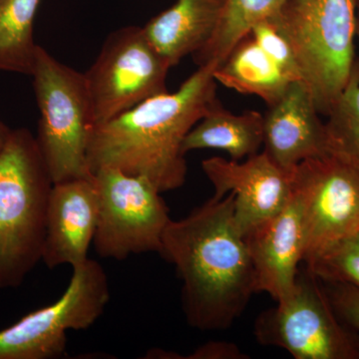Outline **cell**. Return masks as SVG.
<instances>
[{
  "mask_svg": "<svg viewBox=\"0 0 359 359\" xmlns=\"http://www.w3.org/2000/svg\"><path fill=\"white\" fill-rule=\"evenodd\" d=\"M233 195L211 198L186 218L171 219L160 255L181 278L187 323L201 332L230 328L257 294L245 238L233 218Z\"/></svg>",
  "mask_w": 359,
  "mask_h": 359,
  "instance_id": "1",
  "label": "cell"
},
{
  "mask_svg": "<svg viewBox=\"0 0 359 359\" xmlns=\"http://www.w3.org/2000/svg\"><path fill=\"white\" fill-rule=\"evenodd\" d=\"M214 65L199 66L173 93L151 97L92 128L90 172L104 168L149 180L161 193L185 184L187 135L219 103Z\"/></svg>",
  "mask_w": 359,
  "mask_h": 359,
  "instance_id": "2",
  "label": "cell"
},
{
  "mask_svg": "<svg viewBox=\"0 0 359 359\" xmlns=\"http://www.w3.org/2000/svg\"><path fill=\"white\" fill-rule=\"evenodd\" d=\"M52 187L34 135L13 130L0 153V290L20 287L42 262Z\"/></svg>",
  "mask_w": 359,
  "mask_h": 359,
  "instance_id": "3",
  "label": "cell"
},
{
  "mask_svg": "<svg viewBox=\"0 0 359 359\" xmlns=\"http://www.w3.org/2000/svg\"><path fill=\"white\" fill-rule=\"evenodd\" d=\"M294 52L316 109L327 116L355 63V0H287L266 18Z\"/></svg>",
  "mask_w": 359,
  "mask_h": 359,
  "instance_id": "4",
  "label": "cell"
},
{
  "mask_svg": "<svg viewBox=\"0 0 359 359\" xmlns=\"http://www.w3.org/2000/svg\"><path fill=\"white\" fill-rule=\"evenodd\" d=\"M32 76L40 112L35 138L53 184L93 176L87 147L94 124L84 73L39 46Z\"/></svg>",
  "mask_w": 359,
  "mask_h": 359,
  "instance_id": "5",
  "label": "cell"
},
{
  "mask_svg": "<svg viewBox=\"0 0 359 359\" xmlns=\"http://www.w3.org/2000/svg\"><path fill=\"white\" fill-rule=\"evenodd\" d=\"M320 282L308 268L299 271L292 292L257 316V342L295 359H359V337L342 325Z\"/></svg>",
  "mask_w": 359,
  "mask_h": 359,
  "instance_id": "6",
  "label": "cell"
},
{
  "mask_svg": "<svg viewBox=\"0 0 359 359\" xmlns=\"http://www.w3.org/2000/svg\"><path fill=\"white\" fill-rule=\"evenodd\" d=\"M65 294L0 330V359H57L66 355L67 332L84 330L102 316L110 301L105 269L88 259L73 268Z\"/></svg>",
  "mask_w": 359,
  "mask_h": 359,
  "instance_id": "7",
  "label": "cell"
},
{
  "mask_svg": "<svg viewBox=\"0 0 359 359\" xmlns=\"http://www.w3.org/2000/svg\"><path fill=\"white\" fill-rule=\"evenodd\" d=\"M99 216L93 245L99 257L124 261L158 252L171 222L169 208L149 180L104 168L93 174Z\"/></svg>",
  "mask_w": 359,
  "mask_h": 359,
  "instance_id": "8",
  "label": "cell"
},
{
  "mask_svg": "<svg viewBox=\"0 0 359 359\" xmlns=\"http://www.w3.org/2000/svg\"><path fill=\"white\" fill-rule=\"evenodd\" d=\"M170 68L143 27L128 26L110 34L84 73L94 126L166 92Z\"/></svg>",
  "mask_w": 359,
  "mask_h": 359,
  "instance_id": "9",
  "label": "cell"
},
{
  "mask_svg": "<svg viewBox=\"0 0 359 359\" xmlns=\"http://www.w3.org/2000/svg\"><path fill=\"white\" fill-rule=\"evenodd\" d=\"M292 187L304 214L308 266L359 230V167L334 154L306 160L292 170Z\"/></svg>",
  "mask_w": 359,
  "mask_h": 359,
  "instance_id": "10",
  "label": "cell"
},
{
  "mask_svg": "<svg viewBox=\"0 0 359 359\" xmlns=\"http://www.w3.org/2000/svg\"><path fill=\"white\" fill-rule=\"evenodd\" d=\"M202 168L214 187L212 198L233 195V218L244 237L276 216L292 197V172L278 166L264 151L243 163L209 158Z\"/></svg>",
  "mask_w": 359,
  "mask_h": 359,
  "instance_id": "11",
  "label": "cell"
},
{
  "mask_svg": "<svg viewBox=\"0 0 359 359\" xmlns=\"http://www.w3.org/2000/svg\"><path fill=\"white\" fill-rule=\"evenodd\" d=\"M99 216V194L94 176L53 184L47 210L42 262L53 269L75 268L88 259Z\"/></svg>",
  "mask_w": 359,
  "mask_h": 359,
  "instance_id": "12",
  "label": "cell"
},
{
  "mask_svg": "<svg viewBox=\"0 0 359 359\" xmlns=\"http://www.w3.org/2000/svg\"><path fill=\"white\" fill-rule=\"evenodd\" d=\"M245 238L257 292H266L276 302L285 299L294 290L306 252L304 214L294 192L282 211Z\"/></svg>",
  "mask_w": 359,
  "mask_h": 359,
  "instance_id": "13",
  "label": "cell"
},
{
  "mask_svg": "<svg viewBox=\"0 0 359 359\" xmlns=\"http://www.w3.org/2000/svg\"><path fill=\"white\" fill-rule=\"evenodd\" d=\"M320 115L306 84L292 82L264 115V152L287 172L304 161L332 154Z\"/></svg>",
  "mask_w": 359,
  "mask_h": 359,
  "instance_id": "14",
  "label": "cell"
},
{
  "mask_svg": "<svg viewBox=\"0 0 359 359\" xmlns=\"http://www.w3.org/2000/svg\"><path fill=\"white\" fill-rule=\"evenodd\" d=\"M224 4L226 0H177L149 21L144 32L173 67L209 42L221 21Z\"/></svg>",
  "mask_w": 359,
  "mask_h": 359,
  "instance_id": "15",
  "label": "cell"
},
{
  "mask_svg": "<svg viewBox=\"0 0 359 359\" xmlns=\"http://www.w3.org/2000/svg\"><path fill=\"white\" fill-rule=\"evenodd\" d=\"M215 79L238 93L256 95L271 106L292 83L250 35L241 40L223 62L215 68Z\"/></svg>",
  "mask_w": 359,
  "mask_h": 359,
  "instance_id": "16",
  "label": "cell"
},
{
  "mask_svg": "<svg viewBox=\"0 0 359 359\" xmlns=\"http://www.w3.org/2000/svg\"><path fill=\"white\" fill-rule=\"evenodd\" d=\"M264 145V115L248 111L237 115L217 104L187 135L183 144L185 154L194 150L215 149L241 161L257 154Z\"/></svg>",
  "mask_w": 359,
  "mask_h": 359,
  "instance_id": "17",
  "label": "cell"
},
{
  "mask_svg": "<svg viewBox=\"0 0 359 359\" xmlns=\"http://www.w3.org/2000/svg\"><path fill=\"white\" fill-rule=\"evenodd\" d=\"M40 0H0V71L32 76L39 45L33 25Z\"/></svg>",
  "mask_w": 359,
  "mask_h": 359,
  "instance_id": "18",
  "label": "cell"
},
{
  "mask_svg": "<svg viewBox=\"0 0 359 359\" xmlns=\"http://www.w3.org/2000/svg\"><path fill=\"white\" fill-rule=\"evenodd\" d=\"M287 0H226L223 15L216 32L193 54L199 66H218L243 39L249 35L252 26L275 14Z\"/></svg>",
  "mask_w": 359,
  "mask_h": 359,
  "instance_id": "19",
  "label": "cell"
},
{
  "mask_svg": "<svg viewBox=\"0 0 359 359\" xmlns=\"http://www.w3.org/2000/svg\"><path fill=\"white\" fill-rule=\"evenodd\" d=\"M327 116L325 124L330 153L359 167V59Z\"/></svg>",
  "mask_w": 359,
  "mask_h": 359,
  "instance_id": "20",
  "label": "cell"
},
{
  "mask_svg": "<svg viewBox=\"0 0 359 359\" xmlns=\"http://www.w3.org/2000/svg\"><path fill=\"white\" fill-rule=\"evenodd\" d=\"M306 268L323 282L359 289V230L323 252Z\"/></svg>",
  "mask_w": 359,
  "mask_h": 359,
  "instance_id": "21",
  "label": "cell"
},
{
  "mask_svg": "<svg viewBox=\"0 0 359 359\" xmlns=\"http://www.w3.org/2000/svg\"><path fill=\"white\" fill-rule=\"evenodd\" d=\"M249 34L292 81L302 82L301 71L294 52L285 37L273 27L269 20L259 21L252 26Z\"/></svg>",
  "mask_w": 359,
  "mask_h": 359,
  "instance_id": "22",
  "label": "cell"
},
{
  "mask_svg": "<svg viewBox=\"0 0 359 359\" xmlns=\"http://www.w3.org/2000/svg\"><path fill=\"white\" fill-rule=\"evenodd\" d=\"M327 292L340 320L359 332V289L353 285L330 283Z\"/></svg>",
  "mask_w": 359,
  "mask_h": 359,
  "instance_id": "23",
  "label": "cell"
},
{
  "mask_svg": "<svg viewBox=\"0 0 359 359\" xmlns=\"http://www.w3.org/2000/svg\"><path fill=\"white\" fill-rule=\"evenodd\" d=\"M249 356L243 353L237 346L229 342H209L196 349L189 356V359H247Z\"/></svg>",
  "mask_w": 359,
  "mask_h": 359,
  "instance_id": "24",
  "label": "cell"
},
{
  "mask_svg": "<svg viewBox=\"0 0 359 359\" xmlns=\"http://www.w3.org/2000/svg\"><path fill=\"white\" fill-rule=\"evenodd\" d=\"M11 128L6 126L4 122L0 120V153L4 150V148L6 147L7 141H8L9 136L11 134Z\"/></svg>",
  "mask_w": 359,
  "mask_h": 359,
  "instance_id": "25",
  "label": "cell"
},
{
  "mask_svg": "<svg viewBox=\"0 0 359 359\" xmlns=\"http://www.w3.org/2000/svg\"><path fill=\"white\" fill-rule=\"evenodd\" d=\"M356 6V34L359 35V0H355Z\"/></svg>",
  "mask_w": 359,
  "mask_h": 359,
  "instance_id": "26",
  "label": "cell"
}]
</instances>
